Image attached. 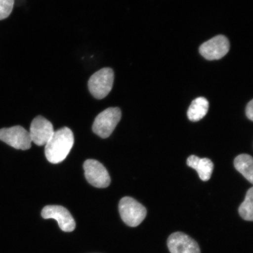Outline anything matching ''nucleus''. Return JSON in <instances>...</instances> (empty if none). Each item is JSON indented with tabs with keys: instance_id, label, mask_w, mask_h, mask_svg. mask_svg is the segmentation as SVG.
Segmentation results:
<instances>
[{
	"instance_id": "obj_1",
	"label": "nucleus",
	"mask_w": 253,
	"mask_h": 253,
	"mask_svg": "<svg viewBox=\"0 0 253 253\" xmlns=\"http://www.w3.org/2000/svg\"><path fill=\"white\" fill-rule=\"evenodd\" d=\"M74 144V136L70 128L63 127L54 131L45 145L46 159L50 163L58 164L67 157Z\"/></svg>"
},
{
	"instance_id": "obj_2",
	"label": "nucleus",
	"mask_w": 253,
	"mask_h": 253,
	"mask_svg": "<svg viewBox=\"0 0 253 253\" xmlns=\"http://www.w3.org/2000/svg\"><path fill=\"white\" fill-rule=\"evenodd\" d=\"M120 216L126 225L137 227L147 216V210L134 198L126 197L120 200L119 205Z\"/></svg>"
},
{
	"instance_id": "obj_3",
	"label": "nucleus",
	"mask_w": 253,
	"mask_h": 253,
	"mask_svg": "<svg viewBox=\"0 0 253 253\" xmlns=\"http://www.w3.org/2000/svg\"><path fill=\"white\" fill-rule=\"evenodd\" d=\"M115 74L112 69L104 68L100 69L91 75L88 80V90L96 99H104L112 89Z\"/></svg>"
},
{
	"instance_id": "obj_4",
	"label": "nucleus",
	"mask_w": 253,
	"mask_h": 253,
	"mask_svg": "<svg viewBox=\"0 0 253 253\" xmlns=\"http://www.w3.org/2000/svg\"><path fill=\"white\" fill-rule=\"evenodd\" d=\"M122 112L119 107H109L95 119L93 131L102 138H108L120 121Z\"/></svg>"
},
{
	"instance_id": "obj_5",
	"label": "nucleus",
	"mask_w": 253,
	"mask_h": 253,
	"mask_svg": "<svg viewBox=\"0 0 253 253\" xmlns=\"http://www.w3.org/2000/svg\"><path fill=\"white\" fill-rule=\"evenodd\" d=\"M0 140L16 150H27L31 147L29 132L20 126L0 129Z\"/></svg>"
},
{
	"instance_id": "obj_6",
	"label": "nucleus",
	"mask_w": 253,
	"mask_h": 253,
	"mask_svg": "<svg viewBox=\"0 0 253 253\" xmlns=\"http://www.w3.org/2000/svg\"><path fill=\"white\" fill-rule=\"evenodd\" d=\"M84 169L85 177L90 185L99 188H105L110 185L109 173L99 161L87 160L84 163Z\"/></svg>"
},
{
	"instance_id": "obj_7",
	"label": "nucleus",
	"mask_w": 253,
	"mask_h": 253,
	"mask_svg": "<svg viewBox=\"0 0 253 253\" xmlns=\"http://www.w3.org/2000/svg\"><path fill=\"white\" fill-rule=\"evenodd\" d=\"M41 215L45 219H55L58 221L60 229L63 232H71L76 228L74 218L67 209L62 206H46L43 208Z\"/></svg>"
},
{
	"instance_id": "obj_8",
	"label": "nucleus",
	"mask_w": 253,
	"mask_h": 253,
	"mask_svg": "<svg viewBox=\"0 0 253 253\" xmlns=\"http://www.w3.org/2000/svg\"><path fill=\"white\" fill-rule=\"evenodd\" d=\"M229 49V40L220 35L202 44L199 52L206 59L213 61L222 58L228 53Z\"/></svg>"
},
{
	"instance_id": "obj_9",
	"label": "nucleus",
	"mask_w": 253,
	"mask_h": 253,
	"mask_svg": "<svg viewBox=\"0 0 253 253\" xmlns=\"http://www.w3.org/2000/svg\"><path fill=\"white\" fill-rule=\"evenodd\" d=\"M167 246L170 253H201L198 243L182 232L171 234L168 239Z\"/></svg>"
},
{
	"instance_id": "obj_10",
	"label": "nucleus",
	"mask_w": 253,
	"mask_h": 253,
	"mask_svg": "<svg viewBox=\"0 0 253 253\" xmlns=\"http://www.w3.org/2000/svg\"><path fill=\"white\" fill-rule=\"evenodd\" d=\"M29 133L32 142L39 146H42L48 142L54 130L51 123L43 117L39 116L32 122Z\"/></svg>"
},
{
	"instance_id": "obj_11",
	"label": "nucleus",
	"mask_w": 253,
	"mask_h": 253,
	"mask_svg": "<svg viewBox=\"0 0 253 253\" xmlns=\"http://www.w3.org/2000/svg\"><path fill=\"white\" fill-rule=\"evenodd\" d=\"M210 104L205 97H200L192 101L188 110L187 115L192 122H198L207 115Z\"/></svg>"
},
{
	"instance_id": "obj_12",
	"label": "nucleus",
	"mask_w": 253,
	"mask_h": 253,
	"mask_svg": "<svg viewBox=\"0 0 253 253\" xmlns=\"http://www.w3.org/2000/svg\"><path fill=\"white\" fill-rule=\"evenodd\" d=\"M237 170L250 182L253 183V160L248 154H240L234 161Z\"/></svg>"
},
{
	"instance_id": "obj_13",
	"label": "nucleus",
	"mask_w": 253,
	"mask_h": 253,
	"mask_svg": "<svg viewBox=\"0 0 253 253\" xmlns=\"http://www.w3.org/2000/svg\"><path fill=\"white\" fill-rule=\"evenodd\" d=\"M240 216L247 221H253V188L247 192L244 202L239 208Z\"/></svg>"
},
{
	"instance_id": "obj_14",
	"label": "nucleus",
	"mask_w": 253,
	"mask_h": 253,
	"mask_svg": "<svg viewBox=\"0 0 253 253\" xmlns=\"http://www.w3.org/2000/svg\"><path fill=\"white\" fill-rule=\"evenodd\" d=\"M213 167L212 161L209 158H199L194 169L197 170L202 181H208L211 178Z\"/></svg>"
},
{
	"instance_id": "obj_15",
	"label": "nucleus",
	"mask_w": 253,
	"mask_h": 253,
	"mask_svg": "<svg viewBox=\"0 0 253 253\" xmlns=\"http://www.w3.org/2000/svg\"><path fill=\"white\" fill-rule=\"evenodd\" d=\"M15 0H0V20L9 17L13 9Z\"/></svg>"
},
{
	"instance_id": "obj_16",
	"label": "nucleus",
	"mask_w": 253,
	"mask_h": 253,
	"mask_svg": "<svg viewBox=\"0 0 253 253\" xmlns=\"http://www.w3.org/2000/svg\"><path fill=\"white\" fill-rule=\"evenodd\" d=\"M246 114L247 118L253 121V100L249 102L246 106Z\"/></svg>"
}]
</instances>
